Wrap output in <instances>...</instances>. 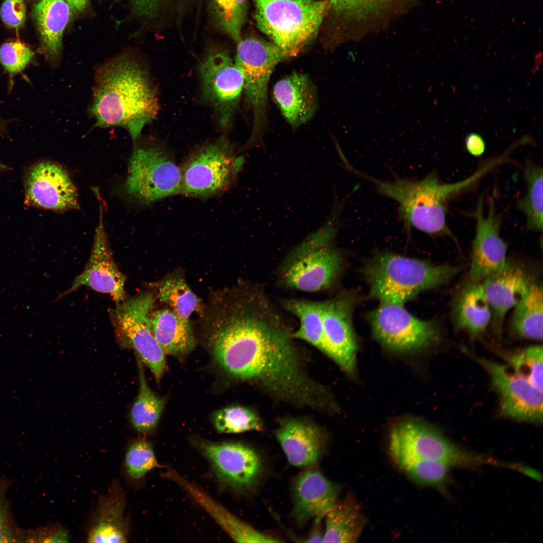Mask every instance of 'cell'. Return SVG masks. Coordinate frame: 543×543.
<instances>
[{"label": "cell", "instance_id": "cell-1", "mask_svg": "<svg viewBox=\"0 0 543 543\" xmlns=\"http://www.w3.org/2000/svg\"><path fill=\"white\" fill-rule=\"evenodd\" d=\"M204 331L214 362L228 376L298 405L331 408L329 394L302 370L293 331L269 298L245 296L226 302L210 315Z\"/></svg>", "mask_w": 543, "mask_h": 543}, {"label": "cell", "instance_id": "cell-2", "mask_svg": "<svg viewBox=\"0 0 543 543\" xmlns=\"http://www.w3.org/2000/svg\"><path fill=\"white\" fill-rule=\"evenodd\" d=\"M89 113L97 126H120L134 141L156 116V89L148 70L132 52H125L96 69Z\"/></svg>", "mask_w": 543, "mask_h": 543}, {"label": "cell", "instance_id": "cell-3", "mask_svg": "<svg viewBox=\"0 0 543 543\" xmlns=\"http://www.w3.org/2000/svg\"><path fill=\"white\" fill-rule=\"evenodd\" d=\"M347 167L375 185L380 194L397 202L406 225L430 235L448 236L457 243L446 223V204L450 197L476 182L474 175L450 184L441 183L435 173L419 180L396 177L385 181L365 174L350 165Z\"/></svg>", "mask_w": 543, "mask_h": 543}, {"label": "cell", "instance_id": "cell-4", "mask_svg": "<svg viewBox=\"0 0 543 543\" xmlns=\"http://www.w3.org/2000/svg\"><path fill=\"white\" fill-rule=\"evenodd\" d=\"M462 269L458 265H436L385 252L371 259L364 273L371 298L381 303L403 305L423 291L447 284Z\"/></svg>", "mask_w": 543, "mask_h": 543}, {"label": "cell", "instance_id": "cell-5", "mask_svg": "<svg viewBox=\"0 0 543 543\" xmlns=\"http://www.w3.org/2000/svg\"><path fill=\"white\" fill-rule=\"evenodd\" d=\"M258 28L288 57L297 55L316 36L327 0H252Z\"/></svg>", "mask_w": 543, "mask_h": 543}, {"label": "cell", "instance_id": "cell-6", "mask_svg": "<svg viewBox=\"0 0 543 543\" xmlns=\"http://www.w3.org/2000/svg\"><path fill=\"white\" fill-rule=\"evenodd\" d=\"M331 232L308 238L292 250L279 268L282 285L305 292H318L331 287L342 269V259L331 244Z\"/></svg>", "mask_w": 543, "mask_h": 543}, {"label": "cell", "instance_id": "cell-7", "mask_svg": "<svg viewBox=\"0 0 543 543\" xmlns=\"http://www.w3.org/2000/svg\"><path fill=\"white\" fill-rule=\"evenodd\" d=\"M242 161L225 137L200 146L180 166V194L206 199L225 192L235 182Z\"/></svg>", "mask_w": 543, "mask_h": 543}, {"label": "cell", "instance_id": "cell-8", "mask_svg": "<svg viewBox=\"0 0 543 543\" xmlns=\"http://www.w3.org/2000/svg\"><path fill=\"white\" fill-rule=\"evenodd\" d=\"M181 184L180 166L163 145L153 142L136 146L125 184L130 197L149 204L180 193Z\"/></svg>", "mask_w": 543, "mask_h": 543}, {"label": "cell", "instance_id": "cell-9", "mask_svg": "<svg viewBox=\"0 0 543 543\" xmlns=\"http://www.w3.org/2000/svg\"><path fill=\"white\" fill-rule=\"evenodd\" d=\"M150 292L138 294L117 304L110 317L122 342L132 347L159 383L166 370V353L155 338L149 315L154 303Z\"/></svg>", "mask_w": 543, "mask_h": 543}, {"label": "cell", "instance_id": "cell-10", "mask_svg": "<svg viewBox=\"0 0 543 543\" xmlns=\"http://www.w3.org/2000/svg\"><path fill=\"white\" fill-rule=\"evenodd\" d=\"M237 44L234 61L243 74V90L253 114V140L265 122L270 75L287 56L272 42L255 37L242 38Z\"/></svg>", "mask_w": 543, "mask_h": 543}, {"label": "cell", "instance_id": "cell-11", "mask_svg": "<svg viewBox=\"0 0 543 543\" xmlns=\"http://www.w3.org/2000/svg\"><path fill=\"white\" fill-rule=\"evenodd\" d=\"M369 320L375 338L393 352L422 350L439 338L438 327L434 321L414 316L403 305L381 303L369 314Z\"/></svg>", "mask_w": 543, "mask_h": 543}, {"label": "cell", "instance_id": "cell-12", "mask_svg": "<svg viewBox=\"0 0 543 543\" xmlns=\"http://www.w3.org/2000/svg\"><path fill=\"white\" fill-rule=\"evenodd\" d=\"M202 96L222 128L231 122L244 89L243 74L224 48H210L198 66Z\"/></svg>", "mask_w": 543, "mask_h": 543}, {"label": "cell", "instance_id": "cell-13", "mask_svg": "<svg viewBox=\"0 0 543 543\" xmlns=\"http://www.w3.org/2000/svg\"><path fill=\"white\" fill-rule=\"evenodd\" d=\"M353 294L347 292L321 301L323 319L322 352L348 376L356 374L358 345L352 323Z\"/></svg>", "mask_w": 543, "mask_h": 543}, {"label": "cell", "instance_id": "cell-14", "mask_svg": "<svg viewBox=\"0 0 543 543\" xmlns=\"http://www.w3.org/2000/svg\"><path fill=\"white\" fill-rule=\"evenodd\" d=\"M208 460L219 481L237 491L250 489L262 472L259 454L244 444L216 442L197 439L193 441Z\"/></svg>", "mask_w": 543, "mask_h": 543}, {"label": "cell", "instance_id": "cell-15", "mask_svg": "<svg viewBox=\"0 0 543 543\" xmlns=\"http://www.w3.org/2000/svg\"><path fill=\"white\" fill-rule=\"evenodd\" d=\"M487 371L499 396L500 411L521 421L542 422V392L534 388L509 366L474 357Z\"/></svg>", "mask_w": 543, "mask_h": 543}, {"label": "cell", "instance_id": "cell-16", "mask_svg": "<svg viewBox=\"0 0 543 543\" xmlns=\"http://www.w3.org/2000/svg\"><path fill=\"white\" fill-rule=\"evenodd\" d=\"M99 201V222L96 229L89 259L83 271L59 298L83 287L109 295L117 304L126 299V277L117 265L110 248L105 229L103 206Z\"/></svg>", "mask_w": 543, "mask_h": 543}, {"label": "cell", "instance_id": "cell-17", "mask_svg": "<svg viewBox=\"0 0 543 543\" xmlns=\"http://www.w3.org/2000/svg\"><path fill=\"white\" fill-rule=\"evenodd\" d=\"M389 443L391 455H407L448 465L457 463L462 456L461 447L417 418H405L396 424L391 431Z\"/></svg>", "mask_w": 543, "mask_h": 543}, {"label": "cell", "instance_id": "cell-18", "mask_svg": "<svg viewBox=\"0 0 543 543\" xmlns=\"http://www.w3.org/2000/svg\"><path fill=\"white\" fill-rule=\"evenodd\" d=\"M472 214L476 224L469 274L472 282L479 283L504 266L507 261V245L500 236L501 218L493 202L490 203L486 215L483 197H480Z\"/></svg>", "mask_w": 543, "mask_h": 543}, {"label": "cell", "instance_id": "cell-19", "mask_svg": "<svg viewBox=\"0 0 543 543\" xmlns=\"http://www.w3.org/2000/svg\"><path fill=\"white\" fill-rule=\"evenodd\" d=\"M25 193L29 205L59 211L79 207L76 189L67 171L51 162L39 163L29 170Z\"/></svg>", "mask_w": 543, "mask_h": 543}, {"label": "cell", "instance_id": "cell-20", "mask_svg": "<svg viewBox=\"0 0 543 543\" xmlns=\"http://www.w3.org/2000/svg\"><path fill=\"white\" fill-rule=\"evenodd\" d=\"M480 283L491 309L490 325L495 335L501 338L507 314L535 282L522 265L507 260L502 269Z\"/></svg>", "mask_w": 543, "mask_h": 543}, {"label": "cell", "instance_id": "cell-21", "mask_svg": "<svg viewBox=\"0 0 543 543\" xmlns=\"http://www.w3.org/2000/svg\"><path fill=\"white\" fill-rule=\"evenodd\" d=\"M339 486L319 471L306 470L299 474L293 486L292 515L299 525L322 519L337 500Z\"/></svg>", "mask_w": 543, "mask_h": 543}, {"label": "cell", "instance_id": "cell-22", "mask_svg": "<svg viewBox=\"0 0 543 543\" xmlns=\"http://www.w3.org/2000/svg\"><path fill=\"white\" fill-rule=\"evenodd\" d=\"M275 435L289 463L301 468L318 462L327 440L320 427L302 418L286 419L275 430Z\"/></svg>", "mask_w": 543, "mask_h": 543}, {"label": "cell", "instance_id": "cell-23", "mask_svg": "<svg viewBox=\"0 0 543 543\" xmlns=\"http://www.w3.org/2000/svg\"><path fill=\"white\" fill-rule=\"evenodd\" d=\"M273 96L282 115L293 128L312 119L318 106L315 85L305 73L294 72L279 80Z\"/></svg>", "mask_w": 543, "mask_h": 543}, {"label": "cell", "instance_id": "cell-24", "mask_svg": "<svg viewBox=\"0 0 543 543\" xmlns=\"http://www.w3.org/2000/svg\"><path fill=\"white\" fill-rule=\"evenodd\" d=\"M126 498L119 482L114 481L98 505L87 541L89 542H126L129 524L125 515Z\"/></svg>", "mask_w": 543, "mask_h": 543}, {"label": "cell", "instance_id": "cell-25", "mask_svg": "<svg viewBox=\"0 0 543 543\" xmlns=\"http://www.w3.org/2000/svg\"><path fill=\"white\" fill-rule=\"evenodd\" d=\"M164 476L177 483L187 492L234 541L238 542L279 541L277 538L256 530L238 519L205 492L174 471L169 469L165 472Z\"/></svg>", "mask_w": 543, "mask_h": 543}, {"label": "cell", "instance_id": "cell-26", "mask_svg": "<svg viewBox=\"0 0 543 543\" xmlns=\"http://www.w3.org/2000/svg\"><path fill=\"white\" fill-rule=\"evenodd\" d=\"M71 10L65 0H39L33 16L42 46L49 62L57 66L60 60L64 31Z\"/></svg>", "mask_w": 543, "mask_h": 543}, {"label": "cell", "instance_id": "cell-27", "mask_svg": "<svg viewBox=\"0 0 543 543\" xmlns=\"http://www.w3.org/2000/svg\"><path fill=\"white\" fill-rule=\"evenodd\" d=\"M153 334L166 354L182 359L196 346V338L189 321L171 309L155 311L149 315Z\"/></svg>", "mask_w": 543, "mask_h": 543}, {"label": "cell", "instance_id": "cell-28", "mask_svg": "<svg viewBox=\"0 0 543 543\" xmlns=\"http://www.w3.org/2000/svg\"><path fill=\"white\" fill-rule=\"evenodd\" d=\"M459 295L454 308L456 326L472 338L484 334L490 325L492 312L481 283H473Z\"/></svg>", "mask_w": 543, "mask_h": 543}, {"label": "cell", "instance_id": "cell-29", "mask_svg": "<svg viewBox=\"0 0 543 543\" xmlns=\"http://www.w3.org/2000/svg\"><path fill=\"white\" fill-rule=\"evenodd\" d=\"M325 517L324 542H356L366 524L360 507L350 497L337 500Z\"/></svg>", "mask_w": 543, "mask_h": 543}, {"label": "cell", "instance_id": "cell-30", "mask_svg": "<svg viewBox=\"0 0 543 543\" xmlns=\"http://www.w3.org/2000/svg\"><path fill=\"white\" fill-rule=\"evenodd\" d=\"M542 295L541 285L534 283L513 308L510 324L512 334L519 338L542 340Z\"/></svg>", "mask_w": 543, "mask_h": 543}, {"label": "cell", "instance_id": "cell-31", "mask_svg": "<svg viewBox=\"0 0 543 543\" xmlns=\"http://www.w3.org/2000/svg\"><path fill=\"white\" fill-rule=\"evenodd\" d=\"M139 391L130 411L134 428L142 433L151 432L156 427L166 404V399L157 395L148 386L143 363L138 357Z\"/></svg>", "mask_w": 543, "mask_h": 543}, {"label": "cell", "instance_id": "cell-32", "mask_svg": "<svg viewBox=\"0 0 543 543\" xmlns=\"http://www.w3.org/2000/svg\"><path fill=\"white\" fill-rule=\"evenodd\" d=\"M282 306L295 316L299 326L293 331L294 339L308 342L321 351L323 348V319L321 301L287 299Z\"/></svg>", "mask_w": 543, "mask_h": 543}, {"label": "cell", "instance_id": "cell-33", "mask_svg": "<svg viewBox=\"0 0 543 543\" xmlns=\"http://www.w3.org/2000/svg\"><path fill=\"white\" fill-rule=\"evenodd\" d=\"M527 190L525 195L517 203L518 209L526 217L527 230L541 231L542 216V169L530 161L524 168Z\"/></svg>", "mask_w": 543, "mask_h": 543}, {"label": "cell", "instance_id": "cell-34", "mask_svg": "<svg viewBox=\"0 0 543 543\" xmlns=\"http://www.w3.org/2000/svg\"><path fill=\"white\" fill-rule=\"evenodd\" d=\"M157 297L168 305L182 318L190 321L193 313L198 310L200 300L180 275L168 276L157 284Z\"/></svg>", "mask_w": 543, "mask_h": 543}, {"label": "cell", "instance_id": "cell-35", "mask_svg": "<svg viewBox=\"0 0 543 543\" xmlns=\"http://www.w3.org/2000/svg\"><path fill=\"white\" fill-rule=\"evenodd\" d=\"M392 456L401 470L419 484L442 488L448 480L450 467L443 463L404 454Z\"/></svg>", "mask_w": 543, "mask_h": 543}, {"label": "cell", "instance_id": "cell-36", "mask_svg": "<svg viewBox=\"0 0 543 543\" xmlns=\"http://www.w3.org/2000/svg\"><path fill=\"white\" fill-rule=\"evenodd\" d=\"M216 430L221 433H239L260 430L261 422L257 414L248 408L230 406L217 411L213 415Z\"/></svg>", "mask_w": 543, "mask_h": 543}, {"label": "cell", "instance_id": "cell-37", "mask_svg": "<svg viewBox=\"0 0 543 543\" xmlns=\"http://www.w3.org/2000/svg\"><path fill=\"white\" fill-rule=\"evenodd\" d=\"M508 366L526 380L534 388L542 392V348L534 345L515 352L506 356Z\"/></svg>", "mask_w": 543, "mask_h": 543}, {"label": "cell", "instance_id": "cell-38", "mask_svg": "<svg viewBox=\"0 0 543 543\" xmlns=\"http://www.w3.org/2000/svg\"><path fill=\"white\" fill-rule=\"evenodd\" d=\"M208 9L215 27L236 43L239 41L246 18L239 11L234 0H209Z\"/></svg>", "mask_w": 543, "mask_h": 543}, {"label": "cell", "instance_id": "cell-39", "mask_svg": "<svg viewBox=\"0 0 543 543\" xmlns=\"http://www.w3.org/2000/svg\"><path fill=\"white\" fill-rule=\"evenodd\" d=\"M125 466L128 475L134 479H141L159 467L151 443L145 439L137 440L129 446L125 454Z\"/></svg>", "mask_w": 543, "mask_h": 543}, {"label": "cell", "instance_id": "cell-40", "mask_svg": "<svg viewBox=\"0 0 543 543\" xmlns=\"http://www.w3.org/2000/svg\"><path fill=\"white\" fill-rule=\"evenodd\" d=\"M399 0H327L328 8L338 15L361 20L378 15L388 10Z\"/></svg>", "mask_w": 543, "mask_h": 543}, {"label": "cell", "instance_id": "cell-41", "mask_svg": "<svg viewBox=\"0 0 543 543\" xmlns=\"http://www.w3.org/2000/svg\"><path fill=\"white\" fill-rule=\"evenodd\" d=\"M34 55L32 50L21 41L5 43L0 47V62L11 75L21 72Z\"/></svg>", "mask_w": 543, "mask_h": 543}, {"label": "cell", "instance_id": "cell-42", "mask_svg": "<svg viewBox=\"0 0 543 543\" xmlns=\"http://www.w3.org/2000/svg\"><path fill=\"white\" fill-rule=\"evenodd\" d=\"M11 484L7 479L0 482V542H19L21 529L15 522L7 495Z\"/></svg>", "mask_w": 543, "mask_h": 543}, {"label": "cell", "instance_id": "cell-43", "mask_svg": "<svg viewBox=\"0 0 543 543\" xmlns=\"http://www.w3.org/2000/svg\"><path fill=\"white\" fill-rule=\"evenodd\" d=\"M70 534L63 526L53 524L32 529H21L19 542H67Z\"/></svg>", "mask_w": 543, "mask_h": 543}, {"label": "cell", "instance_id": "cell-44", "mask_svg": "<svg viewBox=\"0 0 543 543\" xmlns=\"http://www.w3.org/2000/svg\"><path fill=\"white\" fill-rule=\"evenodd\" d=\"M0 16L5 26L11 29L22 27L26 19L24 0H5L0 9Z\"/></svg>", "mask_w": 543, "mask_h": 543}, {"label": "cell", "instance_id": "cell-45", "mask_svg": "<svg viewBox=\"0 0 543 543\" xmlns=\"http://www.w3.org/2000/svg\"><path fill=\"white\" fill-rule=\"evenodd\" d=\"M465 146L469 153L478 156L481 155L486 149V143L483 137L477 133H470L465 138Z\"/></svg>", "mask_w": 543, "mask_h": 543}, {"label": "cell", "instance_id": "cell-46", "mask_svg": "<svg viewBox=\"0 0 543 543\" xmlns=\"http://www.w3.org/2000/svg\"><path fill=\"white\" fill-rule=\"evenodd\" d=\"M322 519H315L314 526L304 542H323L324 530L321 525Z\"/></svg>", "mask_w": 543, "mask_h": 543}, {"label": "cell", "instance_id": "cell-47", "mask_svg": "<svg viewBox=\"0 0 543 543\" xmlns=\"http://www.w3.org/2000/svg\"><path fill=\"white\" fill-rule=\"evenodd\" d=\"M71 11L78 13L83 11L88 5L89 0H65Z\"/></svg>", "mask_w": 543, "mask_h": 543}, {"label": "cell", "instance_id": "cell-48", "mask_svg": "<svg viewBox=\"0 0 543 543\" xmlns=\"http://www.w3.org/2000/svg\"><path fill=\"white\" fill-rule=\"evenodd\" d=\"M234 2L241 14L246 18L247 0H234Z\"/></svg>", "mask_w": 543, "mask_h": 543}, {"label": "cell", "instance_id": "cell-49", "mask_svg": "<svg viewBox=\"0 0 543 543\" xmlns=\"http://www.w3.org/2000/svg\"><path fill=\"white\" fill-rule=\"evenodd\" d=\"M6 168H7V167L6 166V165L0 162V169H5Z\"/></svg>", "mask_w": 543, "mask_h": 543}]
</instances>
